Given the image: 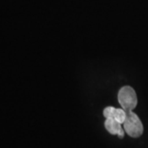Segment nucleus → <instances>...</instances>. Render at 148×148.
Returning <instances> with one entry per match:
<instances>
[{
	"label": "nucleus",
	"mask_w": 148,
	"mask_h": 148,
	"mask_svg": "<svg viewBox=\"0 0 148 148\" xmlns=\"http://www.w3.org/2000/svg\"><path fill=\"white\" fill-rule=\"evenodd\" d=\"M123 128L128 136L139 138L143 133V125L138 116L132 111L126 112V119L123 122Z\"/></svg>",
	"instance_id": "nucleus-1"
},
{
	"label": "nucleus",
	"mask_w": 148,
	"mask_h": 148,
	"mask_svg": "<svg viewBox=\"0 0 148 148\" xmlns=\"http://www.w3.org/2000/svg\"><path fill=\"white\" fill-rule=\"evenodd\" d=\"M119 102L121 106L122 109L124 110L132 111L133 109L138 105V98L135 90L131 86H123L119 91L118 95Z\"/></svg>",
	"instance_id": "nucleus-2"
},
{
	"label": "nucleus",
	"mask_w": 148,
	"mask_h": 148,
	"mask_svg": "<svg viewBox=\"0 0 148 148\" xmlns=\"http://www.w3.org/2000/svg\"><path fill=\"white\" fill-rule=\"evenodd\" d=\"M105 127L106 130L113 135H118L119 138H123L124 136V130L122 128L121 123L116 121L114 118L106 119L105 122Z\"/></svg>",
	"instance_id": "nucleus-3"
},
{
	"label": "nucleus",
	"mask_w": 148,
	"mask_h": 148,
	"mask_svg": "<svg viewBox=\"0 0 148 148\" xmlns=\"http://www.w3.org/2000/svg\"><path fill=\"white\" fill-rule=\"evenodd\" d=\"M113 118L119 123H123L126 119V111L123 109H115Z\"/></svg>",
	"instance_id": "nucleus-4"
},
{
	"label": "nucleus",
	"mask_w": 148,
	"mask_h": 148,
	"mask_svg": "<svg viewBox=\"0 0 148 148\" xmlns=\"http://www.w3.org/2000/svg\"><path fill=\"white\" fill-rule=\"evenodd\" d=\"M115 110V108L112 107V106H109L106 107V109L103 111V114L106 117V119H109V118H113L114 116V113Z\"/></svg>",
	"instance_id": "nucleus-5"
}]
</instances>
